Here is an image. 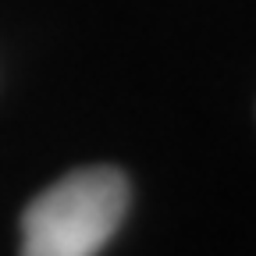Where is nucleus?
Wrapping results in <instances>:
<instances>
[{
    "instance_id": "1",
    "label": "nucleus",
    "mask_w": 256,
    "mask_h": 256,
    "mask_svg": "<svg viewBox=\"0 0 256 256\" xmlns=\"http://www.w3.org/2000/svg\"><path fill=\"white\" fill-rule=\"evenodd\" d=\"M132 203L118 168H78L22 214V256H100Z\"/></svg>"
}]
</instances>
